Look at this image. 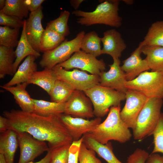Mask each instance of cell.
Here are the masks:
<instances>
[{"label":"cell","mask_w":163,"mask_h":163,"mask_svg":"<svg viewBox=\"0 0 163 163\" xmlns=\"http://www.w3.org/2000/svg\"><path fill=\"white\" fill-rule=\"evenodd\" d=\"M3 115L7 119L8 129L26 132L36 139L46 142L50 150L71 144L73 141L60 115L44 117L14 109L4 111Z\"/></svg>","instance_id":"1"},{"label":"cell","mask_w":163,"mask_h":163,"mask_svg":"<svg viewBox=\"0 0 163 163\" xmlns=\"http://www.w3.org/2000/svg\"><path fill=\"white\" fill-rule=\"evenodd\" d=\"M120 105L112 106L104 121L86 134L99 143L106 144L110 140L121 143L129 141L132 135L120 116Z\"/></svg>","instance_id":"2"},{"label":"cell","mask_w":163,"mask_h":163,"mask_svg":"<svg viewBox=\"0 0 163 163\" xmlns=\"http://www.w3.org/2000/svg\"><path fill=\"white\" fill-rule=\"evenodd\" d=\"M95 9L91 12L75 10L72 14L80 17L77 22L89 26L102 24L118 28L122 24V18L119 14L120 1L118 0L100 1Z\"/></svg>","instance_id":"3"},{"label":"cell","mask_w":163,"mask_h":163,"mask_svg":"<svg viewBox=\"0 0 163 163\" xmlns=\"http://www.w3.org/2000/svg\"><path fill=\"white\" fill-rule=\"evenodd\" d=\"M162 99L149 98L139 112L132 129L134 139L140 140L152 135L159 121L162 113Z\"/></svg>","instance_id":"4"},{"label":"cell","mask_w":163,"mask_h":163,"mask_svg":"<svg viewBox=\"0 0 163 163\" xmlns=\"http://www.w3.org/2000/svg\"><path fill=\"white\" fill-rule=\"evenodd\" d=\"M83 92L91 100L96 117H104L111 107L120 105L126 99L125 94L99 85Z\"/></svg>","instance_id":"5"},{"label":"cell","mask_w":163,"mask_h":163,"mask_svg":"<svg viewBox=\"0 0 163 163\" xmlns=\"http://www.w3.org/2000/svg\"><path fill=\"white\" fill-rule=\"evenodd\" d=\"M127 89L134 90L147 97L163 98V72L145 71L133 80L127 81Z\"/></svg>","instance_id":"6"},{"label":"cell","mask_w":163,"mask_h":163,"mask_svg":"<svg viewBox=\"0 0 163 163\" xmlns=\"http://www.w3.org/2000/svg\"><path fill=\"white\" fill-rule=\"evenodd\" d=\"M84 31L79 32L73 39H65L54 49L43 53L39 65L42 68L52 69L55 66L69 59L75 52L80 50Z\"/></svg>","instance_id":"7"},{"label":"cell","mask_w":163,"mask_h":163,"mask_svg":"<svg viewBox=\"0 0 163 163\" xmlns=\"http://www.w3.org/2000/svg\"><path fill=\"white\" fill-rule=\"evenodd\" d=\"M52 69L57 79L64 81L75 90L84 91L99 84V76L88 74L77 69L69 71L58 64Z\"/></svg>","instance_id":"8"},{"label":"cell","mask_w":163,"mask_h":163,"mask_svg":"<svg viewBox=\"0 0 163 163\" xmlns=\"http://www.w3.org/2000/svg\"><path fill=\"white\" fill-rule=\"evenodd\" d=\"M58 65L67 70L77 68L98 76L104 71L106 67L103 59L98 60L94 56L81 50L74 53L67 60Z\"/></svg>","instance_id":"9"},{"label":"cell","mask_w":163,"mask_h":163,"mask_svg":"<svg viewBox=\"0 0 163 163\" xmlns=\"http://www.w3.org/2000/svg\"><path fill=\"white\" fill-rule=\"evenodd\" d=\"M20 155L18 163L32 161L49 149L46 142L38 140L26 132L17 133Z\"/></svg>","instance_id":"10"},{"label":"cell","mask_w":163,"mask_h":163,"mask_svg":"<svg viewBox=\"0 0 163 163\" xmlns=\"http://www.w3.org/2000/svg\"><path fill=\"white\" fill-rule=\"evenodd\" d=\"M126 103L120 113V117L129 128L135 125L137 118L149 98L137 91L127 89Z\"/></svg>","instance_id":"11"},{"label":"cell","mask_w":163,"mask_h":163,"mask_svg":"<svg viewBox=\"0 0 163 163\" xmlns=\"http://www.w3.org/2000/svg\"><path fill=\"white\" fill-rule=\"evenodd\" d=\"M90 99L82 91L75 90L65 103L64 113L75 117L90 118L94 116Z\"/></svg>","instance_id":"12"},{"label":"cell","mask_w":163,"mask_h":163,"mask_svg":"<svg viewBox=\"0 0 163 163\" xmlns=\"http://www.w3.org/2000/svg\"><path fill=\"white\" fill-rule=\"evenodd\" d=\"M60 118L73 141L79 140L84 135L94 130L101 123V121L100 117L89 120L73 117L65 113L61 114Z\"/></svg>","instance_id":"13"},{"label":"cell","mask_w":163,"mask_h":163,"mask_svg":"<svg viewBox=\"0 0 163 163\" xmlns=\"http://www.w3.org/2000/svg\"><path fill=\"white\" fill-rule=\"evenodd\" d=\"M113 59V63L109 65V70L100 74L99 85L125 94L127 89L125 86L127 80L125 73L121 68L119 59Z\"/></svg>","instance_id":"14"},{"label":"cell","mask_w":163,"mask_h":163,"mask_svg":"<svg viewBox=\"0 0 163 163\" xmlns=\"http://www.w3.org/2000/svg\"><path fill=\"white\" fill-rule=\"evenodd\" d=\"M43 7L41 6L36 11L29 13L26 20L25 32L28 40L33 48L40 52V41L44 29L41 24L43 17Z\"/></svg>","instance_id":"15"},{"label":"cell","mask_w":163,"mask_h":163,"mask_svg":"<svg viewBox=\"0 0 163 163\" xmlns=\"http://www.w3.org/2000/svg\"><path fill=\"white\" fill-rule=\"evenodd\" d=\"M101 40L103 45L101 54L109 55L113 59H119L126 47L120 33L114 29L104 32Z\"/></svg>","instance_id":"16"},{"label":"cell","mask_w":163,"mask_h":163,"mask_svg":"<svg viewBox=\"0 0 163 163\" xmlns=\"http://www.w3.org/2000/svg\"><path fill=\"white\" fill-rule=\"evenodd\" d=\"M141 47L139 43L130 56L123 61L120 67L125 73L127 81L133 80L142 72L150 69L145 59L141 57Z\"/></svg>","instance_id":"17"},{"label":"cell","mask_w":163,"mask_h":163,"mask_svg":"<svg viewBox=\"0 0 163 163\" xmlns=\"http://www.w3.org/2000/svg\"><path fill=\"white\" fill-rule=\"evenodd\" d=\"M36 58L33 55L26 57L23 62L18 67L12 78L3 86L5 87L27 82L33 74L37 71V66L35 60Z\"/></svg>","instance_id":"18"},{"label":"cell","mask_w":163,"mask_h":163,"mask_svg":"<svg viewBox=\"0 0 163 163\" xmlns=\"http://www.w3.org/2000/svg\"><path fill=\"white\" fill-rule=\"evenodd\" d=\"M18 146L17 133L10 129L0 135V154L7 163H14L15 153Z\"/></svg>","instance_id":"19"},{"label":"cell","mask_w":163,"mask_h":163,"mask_svg":"<svg viewBox=\"0 0 163 163\" xmlns=\"http://www.w3.org/2000/svg\"><path fill=\"white\" fill-rule=\"evenodd\" d=\"M28 84L27 82L20 84L15 86L0 87L11 93L14 96L15 102L23 111L33 112L34 105L26 88Z\"/></svg>","instance_id":"20"},{"label":"cell","mask_w":163,"mask_h":163,"mask_svg":"<svg viewBox=\"0 0 163 163\" xmlns=\"http://www.w3.org/2000/svg\"><path fill=\"white\" fill-rule=\"evenodd\" d=\"M82 142L89 149L94 150L100 157L107 163H123L114 155L111 143L102 144L96 141L86 134L82 137ZM126 163H128L127 162Z\"/></svg>","instance_id":"21"},{"label":"cell","mask_w":163,"mask_h":163,"mask_svg":"<svg viewBox=\"0 0 163 163\" xmlns=\"http://www.w3.org/2000/svg\"><path fill=\"white\" fill-rule=\"evenodd\" d=\"M26 20L24 23L19 43L15 51L16 58L13 64L14 74L16 72L19 64L26 57L30 55L35 56L36 58L40 56V52L35 50L27 40L25 32Z\"/></svg>","instance_id":"22"},{"label":"cell","mask_w":163,"mask_h":163,"mask_svg":"<svg viewBox=\"0 0 163 163\" xmlns=\"http://www.w3.org/2000/svg\"><path fill=\"white\" fill-rule=\"evenodd\" d=\"M34 105L33 113L44 117L59 116L64 113L65 103H58L32 98Z\"/></svg>","instance_id":"23"},{"label":"cell","mask_w":163,"mask_h":163,"mask_svg":"<svg viewBox=\"0 0 163 163\" xmlns=\"http://www.w3.org/2000/svg\"><path fill=\"white\" fill-rule=\"evenodd\" d=\"M142 46L141 52L146 56L145 59L152 71L163 72V47Z\"/></svg>","instance_id":"24"},{"label":"cell","mask_w":163,"mask_h":163,"mask_svg":"<svg viewBox=\"0 0 163 163\" xmlns=\"http://www.w3.org/2000/svg\"><path fill=\"white\" fill-rule=\"evenodd\" d=\"M57 80L52 69L45 68L34 72L27 83L40 87L49 94Z\"/></svg>","instance_id":"25"},{"label":"cell","mask_w":163,"mask_h":163,"mask_svg":"<svg viewBox=\"0 0 163 163\" xmlns=\"http://www.w3.org/2000/svg\"><path fill=\"white\" fill-rule=\"evenodd\" d=\"M16 58L14 49L0 46V78L14 75L13 64Z\"/></svg>","instance_id":"26"},{"label":"cell","mask_w":163,"mask_h":163,"mask_svg":"<svg viewBox=\"0 0 163 163\" xmlns=\"http://www.w3.org/2000/svg\"><path fill=\"white\" fill-rule=\"evenodd\" d=\"M65 37L46 27L40 38V52L43 53L54 49L65 40Z\"/></svg>","instance_id":"27"},{"label":"cell","mask_w":163,"mask_h":163,"mask_svg":"<svg viewBox=\"0 0 163 163\" xmlns=\"http://www.w3.org/2000/svg\"><path fill=\"white\" fill-rule=\"evenodd\" d=\"M101 42V38L97 33L91 31L84 35L81 42V49L96 57L102 54Z\"/></svg>","instance_id":"28"},{"label":"cell","mask_w":163,"mask_h":163,"mask_svg":"<svg viewBox=\"0 0 163 163\" xmlns=\"http://www.w3.org/2000/svg\"><path fill=\"white\" fill-rule=\"evenodd\" d=\"M140 43L142 46L163 47V21L153 23L149 28L143 40Z\"/></svg>","instance_id":"29"},{"label":"cell","mask_w":163,"mask_h":163,"mask_svg":"<svg viewBox=\"0 0 163 163\" xmlns=\"http://www.w3.org/2000/svg\"><path fill=\"white\" fill-rule=\"evenodd\" d=\"M75 91L74 89L68 83L57 79L49 94L51 101L65 103Z\"/></svg>","instance_id":"30"},{"label":"cell","mask_w":163,"mask_h":163,"mask_svg":"<svg viewBox=\"0 0 163 163\" xmlns=\"http://www.w3.org/2000/svg\"><path fill=\"white\" fill-rule=\"evenodd\" d=\"M2 11L5 14L14 16L23 20L29 15V10L25 0H6L5 5Z\"/></svg>","instance_id":"31"},{"label":"cell","mask_w":163,"mask_h":163,"mask_svg":"<svg viewBox=\"0 0 163 163\" xmlns=\"http://www.w3.org/2000/svg\"><path fill=\"white\" fill-rule=\"evenodd\" d=\"M20 29L0 26V46L14 49L18 46Z\"/></svg>","instance_id":"32"},{"label":"cell","mask_w":163,"mask_h":163,"mask_svg":"<svg viewBox=\"0 0 163 163\" xmlns=\"http://www.w3.org/2000/svg\"><path fill=\"white\" fill-rule=\"evenodd\" d=\"M70 15V13L68 11H61L58 18L47 23L46 27L65 37L70 33L68 25Z\"/></svg>","instance_id":"33"},{"label":"cell","mask_w":163,"mask_h":163,"mask_svg":"<svg viewBox=\"0 0 163 163\" xmlns=\"http://www.w3.org/2000/svg\"><path fill=\"white\" fill-rule=\"evenodd\" d=\"M152 135L154 148L151 154H163V113H161L158 123Z\"/></svg>","instance_id":"34"},{"label":"cell","mask_w":163,"mask_h":163,"mask_svg":"<svg viewBox=\"0 0 163 163\" xmlns=\"http://www.w3.org/2000/svg\"><path fill=\"white\" fill-rule=\"evenodd\" d=\"M71 144L64 145L53 150L50 149L51 150L50 163H67L69 149Z\"/></svg>","instance_id":"35"},{"label":"cell","mask_w":163,"mask_h":163,"mask_svg":"<svg viewBox=\"0 0 163 163\" xmlns=\"http://www.w3.org/2000/svg\"><path fill=\"white\" fill-rule=\"evenodd\" d=\"M96 153L94 150L88 149L82 142L78 154L79 163H102L96 157Z\"/></svg>","instance_id":"36"},{"label":"cell","mask_w":163,"mask_h":163,"mask_svg":"<svg viewBox=\"0 0 163 163\" xmlns=\"http://www.w3.org/2000/svg\"><path fill=\"white\" fill-rule=\"evenodd\" d=\"M24 20H21L18 18L6 15L0 11V25L12 28L23 27Z\"/></svg>","instance_id":"37"},{"label":"cell","mask_w":163,"mask_h":163,"mask_svg":"<svg viewBox=\"0 0 163 163\" xmlns=\"http://www.w3.org/2000/svg\"><path fill=\"white\" fill-rule=\"evenodd\" d=\"M149 155L145 150L137 148L127 158L128 163H145Z\"/></svg>","instance_id":"38"},{"label":"cell","mask_w":163,"mask_h":163,"mask_svg":"<svg viewBox=\"0 0 163 163\" xmlns=\"http://www.w3.org/2000/svg\"><path fill=\"white\" fill-rule=\"evenodd\" d=\"M82 142V137L78 140L73 141L69 149L67 163H78L79 162L78 154Z\"/></svg>","instance_id":"39"},{"label":"cell","mask_w":163,"mask_h":163,"mask_svg":"<svg viewBox=\"0 0 163 163\" xmlns=\"http://www.w3.org/2000/svg\"><path fill=\"white\" fill-rule=\"evenodd\" d=\"M26 4L30 12L37 10L41 6L44 0H25Z\"/></svg>","instance_id":"40"},{"label":"cell","mask_w":163,"mask_h":163,"mask_svg":"<svg viewBox=\"0 0 163 163\" xmlns=\"http://www.w3.org/2000/svg\"><path fill=\"white\" fill-rule=\"evenodd\" d=\"M145 163H163V156L157 153L151 154Z\"/></svg>","instance_id":"41"},{"label":"cell","mask_w":163,"mask_h":163,"mask_svg":"<svg viewBox=\"0 0 163 163\" xmlns=\"http://www.w3.org/2000/svg\"><path fill=\"white\" fill-rule=\"evenodd\" d=\"M8 129L7 120L4 116H0V132L3 133Z\"/></svg>","instance_id":"42"},{"label":"cell","mask_w":163,"mask_h":163,"mask_svg":"<svg viewBox=\"0 0 163 163\" xmlns=\"http://www.w3.org/2000/svg\"><path fill=\"white\" fill-rule=\"evenodd\" d=\"M50 153L51 150L49 149L45 156L40 161L35 162L31 161L28 163H50Z\"/></svg>","instance_id":"43"},{"label":"cell","mask_w":163,"mask_h":163,"mask_svg":"<svg viewBox=\"0 0 163 163\" xmlns=\"http://www.w3.org/2000/svg\"><path fill=\"white\" fill-rule=\"evenodd\" d=\"M84 1L83 0H72L70 1V2L72 6L75 10H77L80 4Z\"/></svg>","instance_id":"44"},{"label":"cell","mask_w":163,"mask_h":163,"mask_svg":"<svg viewBox=\"0 0 163 163\" xmlns=\"http://www.w3.org/2000/svg\"><path fill=\"white\" fill-rule=\"evenodd\" d=\"M6 3V0H0V11L2 10L4 8Z\"/></svg>","instance_id":"45"},{"label":"cell","mask_w":163,"mask_h":163,"mask_svg":"<svg viewBox=\"0 0 163 163\" xmlns=\"http://www.w3.org/2000/svg\"><path fill=\"white\" fill-rule=\"evenodd\" d=\"M0 163H7L4 155L2 154H0Z\"/></svg>","instance_id":"46"},{"label":"cell","mask_w":163,"mask_h":163,"mask_svg":"<svg viewBox=\"0 0 163 163\" xmlns=\"http://www.w3.org/2000/svg\"><path fill=\"white\" fill-rule=\"evenodd\" d=\"M125 1L124 2L125 3H126L127 4H133V1H130V0H127L126 1L125 0Z\"/></svg>","instance_id":"47"}]
</instances>
